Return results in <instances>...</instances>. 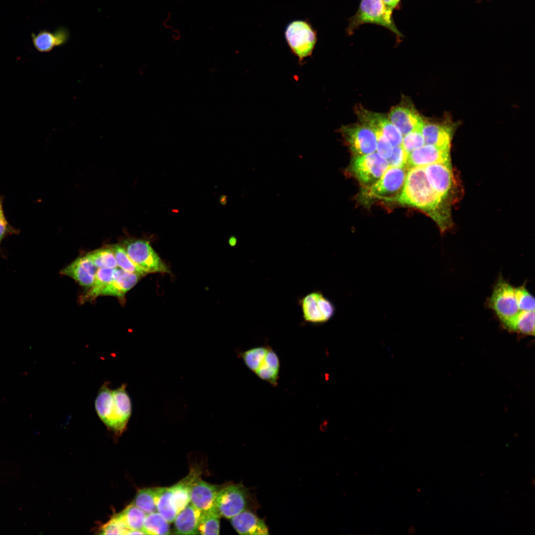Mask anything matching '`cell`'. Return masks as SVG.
Returning <instances> with one entry per match:
<instances>
[{
	"mask_svg": "<svg viewBox=\"0 0 535 535\" xmlns=\"http://www.w3.org/2000/svg\"><path fill=\"white\" fill-rule=\"evenodd\" d=\"M403 187L396 197L403 204L423 210L436 222L441 233L453 226L451 206L443 200L429 183L424 167L408 170Z\"/></svg>",
	"mask_w": 535,
	"mask_h": 535,
	"instance_id": "cell-1",
	"label": "cell"
},
{
	"mask_svg": "<svg viewBox=\"0 0 535 535\" xmlns=\"http://www.w3.org/2000/svg\"><path fill=\"white\" fill-rule=\"evenodd\" d=\"M126 384L112 390L107 382L100 388L95 401L96 412L107 428L116 433L126 428L132 413V404Z\"/></svg>",
	"mask_w": 535,
	"mask_h": 535,
	"instance_id": "cell-2",
	"label": "cell"
},
{
	"mask_svg": "<svg viewBox=\"0 0 535 535\" xmlns=\"http://www.w3.org/2000/svg\"><path fill=\"white\" fill-rule=\"evenodd\" d=\"M258 507L255 496L241 483L228 484L217 493L215 509L220 517L231 519L244 510L255 511Z\"/></svg>",
	"mask_w": 535,
	"mask_h": 535,
	"instance_id": "cell-3",
	"label": "cell"
},
{
	"mask_svg": "<svg viewBox=\"0 0 535 535\" xmlns=\"http://www.w3.org/2000/svg\"><path fill=\"white\" fill-rule=\"evenodd\" d=\"M392 13V10L386 7L381 0H361L357 12L350 19L347 32L352 33L363 24L372 23L384 26L401 36L393 22Z\"/></svg>",
	"mask_w": 535,
	"mask_h": 535,
	"instance_id": "cell-4",
	"label": "cell"
},
{
	"mask_svg": "<svg viewBox=\"0 0 535 535\" xmlns=\"http://www.w3.org/2000/svg\"><path fill=\"white\" fill-rule=\"evenodd\" d=\"M130 259L143 270L149 273H170L167 266L145 239L128 237L120 243Z\"/></svg>",
	"mask_w": 535,
	"mask_h": 535,
	"instance_id": "cell-5",
	"label": "cell"
},
{
	"mask_svg": "<svg viewBox=\"0 0 535 535\" xmlns=\"http://www.w3.org/2000/svg\"><path fill=\"white\" fill-rule=\"evenodd\" d=\"M285 37L287 43L300 63L311 56L316 45L317 34L307 20H294L287 26Z\"/></svg>",
	"mask_w": 535,
	"mask_h": 535,
	"instance_id": "cell-6",
	"label": "cell"
},
{
	"mask_svg": "<svg viewBox=\"0 0 535 535\" xmlns=\"http://www.w3.org/2000/svg\"><path fill=\"white\" fill-rule=\"evenodd\" d=\"M488 306L506 329L521 311L516 300L515 288L502 277L494 286Z\"/></svg>",
	"mask_w": 535,
	"mask_h": 535,
	"instance_id": "cell-7",
	"label": "cell"
},
{
	"mask_svg": "<svg viewBox=\"0 0 535 535\" xmlns=\"http://www.w3.org/2000/svg\"><path fill=\"white\" fill-rule=\"evenodd\" d=\"M406 170L403 167L389 166L378 180L364 188L363 197L367 200L382 198L391 200L395 198L394 196L400 193L404 184Z\"/></svg>",
	"mask_w": 535,
	"mask_h": 535,
	"instance_id": "cell-8",
	"label": "cell"
},
{
	"mask_svg": "<svg viewBox=\"0 0 535 535\" xmlns=\"http://www.w3.org/2000/svg\"><path fill=\"white\" fill-rule=\"evenodd\" d=\"M424 168L428 180L433 190L443 200L452 205L457 185L452 164L436 162Z\"/></svg>",
	"mask_w": 535,
	"mask_h": 535,
	"instance_id": "cell-9",
	"label": "cell"
},
{
	"mask_svg": "<svg viewBox=\"0 0 535 535\" xmlns=\"http://www.w3.org/2000/svg\"><path fill=\"white\" fill-rule=\"evenodd\" d=\"M304 321L321 324L328 321L334 315L335 307L320 291H314L299 300Z\"/></svg>",
	"mask_w": 535,
	"mask_h": 535,
	"instance_id": "cell-10",
	"label": "cell"
},
{
	"mask_svg": "<svg viewBox=\"0 0 535 535\" xmlns=\"http://www.w3.org/2000/svg\"><path fill=\"white\" fill-rule=\"evenodd\" d=\"M389 166L386 159L374 152L356 156L351 163V169L357 179L367 185L373 184L378 180Z\"/></svg>",
	"mask_w": 535,
	"mask_h": 535,
	"instance_id": "cell-11",
	"label": "cell"
},
{
	"mask_svg": "<svg viewBox=\"0 0 535 535\" xmlns=\"http://www.w3.org/2000/svg\"><path fill=\"white\" fill-rule=\"evenodd\" d=\"M340 131L352 152L356 156L374 152L376 135L371 128L363 124L342 126Z\"/></svg>",
	"mask_w": 535,
	"mask_h": 535,
	"instance_id": "cell-12",
	"label": "cell"
},
{
	"mask_svg": "<svg viewBox=\"0 0 535 535\" xmlns=\"http://www.w3.org/2000/svg\"><path fill=\"white\" fill-rule=\"evenodd\" d=\"M356 112L362 124L371 128L374 132L382 134L393 147L402 145L403 135L388 117L362 107H357Z\"/></svg>",
	"mask_w": 535,
	"mask_h": 535,
	"instance_id": "cell-13",
	"label": "cell"
},
{
	"mask_svg": "<svg viewBox=\"0 0 535 535\" xmlns=\"http://www.w3.org/2000/svg\"><path fill=\"white\" fill-rule=\"evenodd\" d=\"M436 162L452 164L450 149L425 144L408 154L404 168L408 170Z\"/></svg>",
	"mask_w": 535,
	"mask_h": 535,
	"instance_id": "cell-14",
	"label": "cell"
},
{
	"mask_svg": "<svg viewBox=\"0 0 535 535\" xmlns=\"http://www.w3.org/2000/svg\"><path fill=\"white\" fill-rule=\"evenodd\" d=\"M218 490L215 485L198 477L190 489V503L204 512H211L218 515L215 509V499Z\"/></svg>",
	"mask_w": 535,
	"mask_h": 535,
	"instance_id": "cell-15",
	"label": "cell"
},
{
	"mask_svg": "<svg viewBox=\"0 0 535 535\" xmlns=\"http://www.w3.org/2000/svg\"><path fill=\"white\" fill-rule=\"evenodd\" d=\"M388 118L403 136L415 130H421L424 122L416 109L408 104L392 108Z\"/></svg>",
	"mask_w": 535,
	"mask_h": 535,
	"instance_id": "cell-16",
	"label": "cell"
},
{
	"mask_svg": "<svg viewBox=\"0 0 535 535\" xmlns=\"http://www.w3.org/2000/svg\"><path fill=\"white\" fill-rule=\"evenodd\" d=\"M456 127L455 123L450 122L436 123L424 121L421 132L425 144L451 149Z\"/></svg>",
	"mask_w": 535,
	"mask_h": 535,
	"instance_id": "cell-17",
	"label": "cell"
},
{
	"mask_svg": "<svg viewBox=\"0 0 535 535\" xmlns=\"http://www.w3.org/2000/svg\"><path fill=\"white\" fill-rule=\"evenodd\" d=\"M98 268L85 255L78 257L63 268L61 274L70 277L81 286L90 288L93 285Z\"/></svg>",
	"mask_w": 535,
	"mask_h": 535,
	"instance_id": "cell-18",
	"label": "cell"
},
{
	"mask_svg": "<svg viewBox=\"0 0 535 535\" xmlns=\"http://www.w3.org/2000/svg\"><path fill=\"white\" fill-rule=\"evenodd\" d=\"M230 519L232 527L239 534L269 535L265 520L259 518L253 511L244 510Z\"/></svg>",
	"mask_w": 535,
	"mask_h": 535,
	"instance_id": "cell-19",
	"label": "cell"
},
{
	"mask_svg": "<svg viewBox=\"0 0 535 535\" xmlns=\"http://www.w3.org/2000/svg\"><path fill=\"white\" fill-rule=\"evenodd\" d=\"M32 41L35 48L39 52L48 53L54 48L65 44L69 38L67 29L59 27L51 32L47 30L32 33Z\"/></svg>",
	"mask_w": 535,
	"mask_h": 535,
	"instance_id": "cell-20",
	"label": "cell"
},
{
	"mask_svg": "<svg viewBox=\"0 0 535 535\" xmlns=\"http://www.w3.org/2000/svg\"><path fill=\"white\" fill-rule=\"evenodd\" d=\"M142 277L139 275L129 272L117 267L113 278L103 290L101 295H110L122 298L133 288Z\"/></svg>",
	"mask_w": 535,
	"mask_h": 535,
	"instance_id": "cell-21",
	"label": "cell"
},
{
	"mask_svg": "<svg viewBox=\"0 0 535 535\" xmlns=\"http://www.w3.org/2000/svg\"><path fill=\"white\" fill-rule=\"evenodd\" d=\"M203 511L191 504L179 512L174 520V534L197 535L198 527Z\"/></svg>",
	"mask_w": 535,
	"mask_h": 535,
	"instance_id": "cell-22",
	"label": "cell"
},
{
	"mask_svg": "<svg viewBox=\"0 0 535 535\" xmlns=\"http://www.w3.org/2000/svg\"><path fill=\"white\" fill-rule=\"evenodd\" d=\"M280 361L276 352L269 346L266 355L259 368L255 373L260 379L266 381L273 386L278 384Z\"/></svg>",
	"mask_w": 535,
	"mask_h": 535,
	"instance_id": "cell-23",
	"label": "cell"
},
{
	"mask_svg": "<svg viewBox=\"0 0 535 535\" xmlns=\"http://www.w3.org/2000/svg\"><path fill=\"white\" fill-rule=\"evenodd\" d=\"M154 492L157 512L168 522H173L177 513L172 500L170 487H155Z\"/></svg>",
	"mask_w": 535,
	"mask_h": 535,
	"instance_id": "cell-24",
	"label": "cell"
},
{
	"mask_svg": "<svg viewBox=\"0 0 535 535\" xmlns=\"http://www.w3.org/2000/svg\"><path fill=\"white\" fill-rule=\"evenodd\" d=\"M146 515V513L132 503L116 516L129 531V533L132 530H143Z\"/></svg>",
	"mask_w": 535,
	"mask_h": 535,
	"instance_id": "cell-25",
	"label": "cell"
},
{
	"mask_svg": "<svg viewBox=\"0 0 535 535\" xmlns=\"http://www.w3.org/2000/svg\"><path fill=\"white\" fill-rule=\"evenodd\" d=\"M115 269H98L92 286L81 298V301H91L100 296L103 290L111 281Z\"/></svg>",
	"mask_w": 535,
	"mask_h": 535,
	"instance_id": "cell-26",
	"label": "cell"
},
{
	"mask_svg": "<svg viewBox=\"0 0 535 535\" xmlns=\"http://www.w3.org/2000/svg\"><path fill=\"white\" fill-rule=\"evenodd\" d=\"M506 329L523 334L534 335L535 311H521Z\"/></svg>",
	"mask_w": 535,
	"mask_h": 535,
	"instance_id": "cell-27",
	"label": "cell"
},
{
	"mask_svg": "<svg viewBox=\"0 0 535 535\" xmlns=\"http://www.w3.org/2000/svg\"><path fill=\"white\" fill-rule=\"evenodd\" d=\"M112 250L117 267L123 270L137 274L143 277L147 273L136 265L129 258L121 244H115L107 246Z\"/></svg>",
	"mask_w": 535,
	"mask_h": 535,
	"instance_id": "cell-28",
	"label": "cell"
},
{
	"mask_svg": "<svg viewBox=\"0 0 535 535\" xmlns=\"http://www.w3.org/2000/svg\"><path fill=\"white\" fill-rule=\"evenodd\" d=\"M143 531L147 535H169L170 527L168 522L158 512L147 514Z\"/></svg>",
	"mask_w": 535,
	"mask_h": 535,
	"instance_id": "cell-29",
	"label": "cell"
},
{
	"mask_svg": "<svg viewBox=\"0 0 535 535\" xmlns=\"http://www.w3.org/2000/svg\"><path fill=\"white\" fill-rule=\"evenodd\" d=\"M86 256L99 268H115L117 267L114 254L107 246L87 254Z\"/></svg>",
	"mask_w": 535,
	"mask_h": 535,
	"instance_id": "cell-30",
	"label": "cell"
},
{
	"mask_svg": "<svg viewBox=\"0 0 535 535\" xmlns=\"http://www.w3.org/2000/svg\"><path fill=\"white\" fill-rule=\"evenodd\" d=\"M268 346H257L239 353L247 367L255 373L264 360Z\"/></svg>",
	"mask_w": 535,
	"mask_h": 535,
	"instance_id": "cell-31",
	"label": "cell"
},
{
	"mask_svg": "<svg viewBox=\"0 0 535 535\" xmlns=\"http://www.w3.org/2000/svg\"><path fill=\"white\" fill-rule=\"evenodd\" d=\"M133 503L146 514L157 512L154 488H144L139 490Z\"/></svg>",
	"mask_w": 535,
	"mask_h": 535,
	"instance_id": "cell-32",
	"label": "cell"
},
{
	"mask_svg": "<svg viewBox=\"0 0 535 535\" xmlns=\"http://www.w3.org/2000/svg\"><path fill=\"white\" fill-rule=\"evenodd\" d=\"M220 517L219 516L213 513L203 512L198 527L199 534H219Z\"/></svg>",
	"mask_w": 535,
	"mask_h": 535,
	"instance_id": "cell-33",
	"label": "cell"
},
{
	"mask_svg": "<svg viewBox=\"0 0 535 535\" xmlns=\"http://www.w3.org/2000/svg\"><path fill=\"white\" fill-rule=\"evenodd\" d=\"M425 145L424 139L421 130L412 131L404 136L402 146L409 154Z\"/></svg>",
	"mask_w": 535,
	"mask_h": 535,
	"instance_id": "cell-34",
	"label": "cell"
},
{
	"mask_svg": "<svg viewBox=\"0 0 535 535\" xmlns=\"http://www.w3.org/2000/svg\"><path fill=\"white\" fill-rule=\"evenodd\" d=\"M515 293L520 311H535V298L525 286L515 288Z\"/></svg>",
	"mask_w": 535,
	"mask_h": 535,
	"instance_id": "cell-35",
	"label": "cell"
},
{
	"mask_svg": "<svg viewBox=\"0 0 535 535\" xmlns=\"http://www.w3.org/2000/svg\"><path fill=\"white\" fill-rule=\"evenodd\" d=\"M101 532L104 535H128L129 531L115 515L102 527Z\"/></svg>",
	"mask_w": 535,
	"mask_h": 535,
	"instance_id": "cell-36",
	"label": "cell"
},
{
	"mask_svg": "<svg viewBox=\"0 0 535 535\" xmlns=\"http://www.w3.org/2000/svg\"><path fill=\"white\" fill-rule=\"evenodd\" d=\"M408 154L402 145L393 147L392 154L388 159L389 166L404 168Z\"/></svg>",
	"mask_w": 535,
	"mask_h": 535,
	"instance_id": "cell-37",
	"label": "cell"
},
{
	"mask_svg": "<svg viewBox=\"0 0 535 535\" xmlns=\"http://www.w3.org/2000/svg\"><path fill=\"white\" fill-rule=\"evenodd\" d=\"M375 132L376 135L377 153L382 158L388 159L392 154L393 146L382 134L378 132Z\"/></svg>",
	"mask_w": 535,
	"mask_h": 535,
	"instance_id": "cell-38",
	"label": "cell"
},
{
	"mask_svg": "<svg viewBox=\"0 0 535 535\" xmlns=\"http://www.w3.org/2000/svg\"><path fill=\"white\" fill-rule=\"evenodd\" d=\"M8 224L4 214H2L0 215V246L2 240L8 233Z\"/></svg>",
	"mask_w": 535,
	"mask_h": 535,
	"instance_id": "cell-39",
	"label": "cell"
},
{
	"mask_svg": "<svg viewBox=\"0 0 535 535\" xmlns=\"http://www.w3.org/2000/svg\"><path fill=\"white\" fill-rule=\"evenodd\" d=\"M383 4L387 8L393 10L399 4L401 0H381Z\"/></svg>",
	"mask_w": 535,
	"mask_h": 535,
	"instance_id": "cell-40",
	"label": "cell"
},
{
	"mask_svg": "<svg viewBox=\"0 0 535 535\" xmlns=\"http://www.w3.org/2000/svg\"><path fill=\"white\" fill-rule=\"evenodd\" d=\"M2 214H3V211H2V209L1 203V201H0V215H1Z\"/></svg>",
	"mask_w": 535,
	"mask_h": 535,
	"instance_id": "cell-41",
	"label": "cell"
}]
</instances>
